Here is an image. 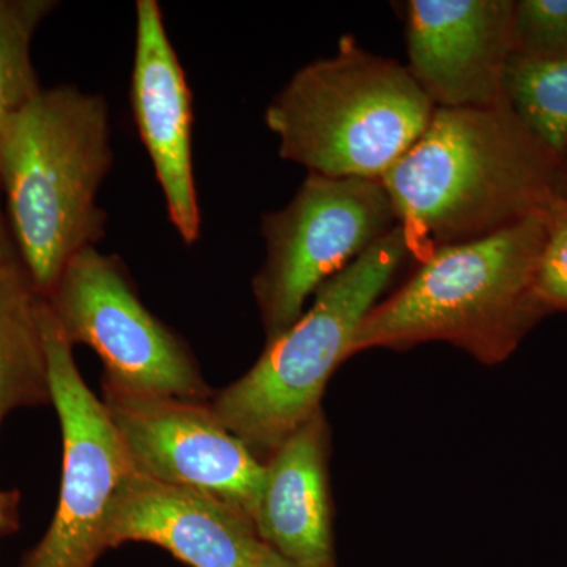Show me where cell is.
<instances>
[{
  "label": "cell",
  "instance_id": "6da1fadb",
  "mask_svg": "<svg viewBox=\"0 0 567 567\" xmlns=\"http://www.w3.org/2000/svg\"><path fill=\"white\" fill-rule=\"evenodd\" d=\"M382 183L412 256L423 260L546 213L563 194L565 171L505 102L436 107Z\"/></svg>",
  "mask_w": 567,
  "mask_h": 567
},
{
  "label": "cell",
  "instance_id": "7a4b0ae2",
  "mask_svg": "<svg viewBox=\"0 0 567 567\" xmlns=\"http://www.w3.org/2000/svg\"><path fill=\"white\" fill-rule=\"evenodd\" d=\"M112 164L102 95L73 85L41 89L10 118L0 145V189L14 249L41 297L78 252L106 234L99 194Z\"/></svg>",
  "mask_w": 567,
  "mask_h": 567
},
{
  "label": "cell",
  "instance_id": "3957f363",
  "mask_svg": "<svg viewBox=\"0 0 567 567\" xmlns=\"http://www.w3.org/2000/svg\"><path fill=\"white\" fill-rule=\"evenodd\" d=\"M546 230V213H537L487 237L435 249L364 317L352 354L445 341L486 364L507 360L548 316L536 292Z\"/></svg>",
  "mask_w": 567,
  "mask_h": 567
},
{
  "label": "cell",
  "instance_id": "277c9868",
  "mask_svg": "<svg viewBox=\"0 0 567 567\" xmlns=\"http://www.w3.org/2000/svg\"><path fill=\"white\" fill-rule=\"evenodd\" d=\"M436 106L406 66L346 37L293 74L265 111L279 156L327 177L382 181L425 132Z\"/></svg>",
  "mask_w": 567,
  "mask_h": 567
},
{
  "label": "cell",
  "instance_id": "5b68a950",
  "mask_svg": "<svg viewBox=\"0 0 567 567\" xmlns=\"http://www.w3.org/2000/svg\"><path fill=\"white\" fill-rule=\"evenodd\" d=\"M410 256L409 240L398 224L328 279L311 308L267 342L262 357L241 379L216 394L213 413L257 457H270L320 412L328 380L352 357L358 328Z\"/></svg>",
  "mask_w": 567,
  "mask_h": 567
},
{
  "label": "cell",
  "instance_id": "8992f818",
  "mask_svg": "<svg viewBox=\"0 0 567 567\" xmlns=\"http://www.w3.org/2000/svg\"><path fill=\"white\" fill-rule=\"evenodd\" d=\"M398 226L382 181L309 173L281 210L265 213V260L252 281L267 342L305 312L328 279Z\"/></svg>",
  "mask_w": 567,
  "mask_h": 567
},
{
  "label": "cell",
  "instance_id": "52a82bcc",
  "mask_svg": "<svg viewBox=\"0 0 567 567\" xmlns=\"http://www.w3.org/2000/svg\"><path fill=\"white\" fill-rule=\"evenodd\" d=\"M44 300L63 338L102 358L103 380L142 394L207 398L188 347L145 308L121 257L82 249Z\"/></svg>",
  "mask_w": 567,
  "mask_h": 567
},
{
  "label": "cell",
  "instance_id": "ba28073f",
  "mask_svg": "<svg viewBox=\"0 0 567 567\" xmlns=\"http://www.w3.org/2000/svg\"><path fill=\"white\" fill-rule=\"evenodd\" d=\"M51 402L61 420V495L47 535L20 567H93L107 550L115 496L133 475L117 431L74 363L73 346L41 306Z\"/></svg>",
  "mask_w": 567,
  "mask_h": 567
},
{
  "label": "cell",
  "instance_id": "9c48e42d",
  "mask_svg": "<svg viewBox=\"0 0 567 567\" xmlns=\"http://www.w3.org/2000/svg\"><path fill=\"white\" fill-rule=\"evenodd\" d=\"M103 404L133 472L221 499L254 517L265 464L213 413L186 399L136 393L103 380Z\"/></svg>",
  "mask_w": 567,
  "mask_h": 567
},
{
  "label": "cell",
  "instance_id": "30bf717a",
  "mask_svg": "<svg viewBox=\"0 0 567 567\" xmlns=\"http://www.w3.org/2000/svg\"><path fill=\"white\" fill-rule=\"evenodd\" d=\"M514 0H410L409 69L436 107L505 103Z\"/></svg>",
  "mask_w": 567,
  "mask_h": 567
},
{
  "label": "cell",
  "instance_id": "8fae6325",
  "mask_svg": "<svg viewBox=\"0 0 567 567\" xmlns=\"http://www.w3.org/2000/svg\"><path fill=\"white\" fill-rule=\"evenodd\" d=\"M130 100L171 223L186 245L196 244L203 215L193 166V95L156 0L136 3Z\"/></svg>",
  "mask_w": 567,
  "mask_h": 567
},
{
  "label": "cell",
  "instance_id": "7c38bea8",
  "mask_svg": "<svg viewBox=\"0 0 567 567\" xmlns=\"http://www.w3.org/2000/svg\"><path fill=\"white\" fill-rule=\"evenodd\" d=\"M151 543L192 567H251L260 540L251 517L215 496L133 473L112 506L107 546Z\"/></svg>",
  "mask_w": 567,
  "mask_h": 567
},
{
  "label": "cell",
  "instance_id": "4fadbf2b",
  "mask_svg": "<svg viewBox=\"0 0 567 567\" xmlns=\"http://www.w3.org/2000/svg\"><path fill=\"white\" fill-rule=\"evenodd\" d=\"M327 423L316 413L276 447L252 522L295 567H334L327 487Z\"/></svg>",
  "mask_w": 567,
  "mask_h": 567
},
{
  "label": "cell",
  "instance_id": "5bb4252c",
  "mask_svg": "<svg viewBox=\"0 0 567 567\" xmlns=\"http://www.w3.org/2000/svg\"><path fill=\"white\" fill-rule=\"evenodd\" d=\"M43 301L18 254L0 259V425L20 406L51 402Z\"/></svg>",
  "mask_w": 567,
  "mask_h": 567
},
{
  "label": "cell",
  "instance_id": "9a60e30c",
  "mask_svg": "<svg viewBox=\"0 0 567 567\" xmlns=\"http://www.w3.org/2000/svg\"><path fill=\"white\" fill-rule=\"evenodd\" d=\"M505 100L522 125L567 169V52L513 54L505 76Z\"/></svg>",
  "mask_w": 567,
  "mask_h": 567
},
{
  "label": "cell",
  "instance_id": "2e32d148",
  "mask_svg": "<svg viewBox=\"0 0 567 567\" xmlns=\"http://www.w3.org/2000/svg\"><path fill=\"white\" fill-rule=\"evenodd\" d=\"M55 6L50 0L0 2V145L10 118L41 91L32 63V40L40 22ZM14 254L0 189V259Z\"/></svg>",
  "mask_w": 567,
  "mask_h": 567
},
{
  "label": "cell",
  "instance_id": "e0dca14e",
  "mask_svg": "<svg viewBox=\"0 0 567 567\" xmlns=\"http://www.w3.org/2000/svg\"><path fill=\"white\" fill-rule=\"evenodd\" d=\"M513 37L514 54H566L567 0H517Z\"/></svg>",
  "mask_w": 567,
  "mask_h": 567
},
{
  "label": "cell",
  "instance_id": "ac0fdd59",
  "mask_svg": "<svg viewBox=\"0 0 567 567\" xmlns=\"http://www.w3.org/2000/svg\"><path fill=\"white\" fill-rule=\"evenodd\" d=\"M546 240L536 270V292L550 312L567 315V196L559 194L546 212Z\"/></svg>",
  "mask_w": 567,
  "mask_h": 567
},
{
  "label": "cell",
  "instance_id": "d6986e66",
  "mask_svg": "<svg viewBox=\"0 0 567 567\" xmlns=\"http://www.w3.org/2000/svg\"><path fill=\"white\" fill-rule=\"evenodd\" d=\"M251 567H295L292 563L282 558L278 551L274 550L270 546L262 543L259 550H257L256 558H254Z\"/></svg>",
  "mask_w": 567,
  "mask_h": 567
},
{
  "label": "cell",
  "instance_id": "ffe728a7",
  "mask_svg": "<svg viewBox=\"0 0 567 567\" xmlns=\"http://www.w3.org/2000/svg\"><path fill=\"white\" fill-rule=\"evenodd\" d=\"M7 513H9V509H7V499L3 498L2 495H0V527H2V525H6L7 520H9V517H7Z\"/></svg>",
  "mask_w": 567,
  "mask_h": 567
},
{
  "label": "cell",
  "instance_id": "44dd1931",
  "mask_svg": "<svg viewBox=\"0 0 567 567\" xmlns=\"http://www.w3.org/2000/svg\"><path fill=\"white\" fill-rule=\"evenodd\" d=\"M563 194H565V196H567V169L565 173V186H563Z\"/></svg>",
  "mask_w": 567,
  "mask_h": 567
},
{
  "label": "cell",
  "instance_id": "7402d4cb",
  "mask_svg": "<svg viewBox=\"0 0 567 567\" xmlns=\"http://www.w3.org/2000/svg\"><path fill=\"white\" fill-rule=\"evenodd\" d=\"M0 2H2V0H0Z\"/></svg>",
  "mask_w": 567,
  "mask_h": 567
}]
</instances>
